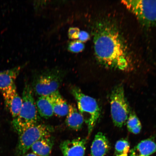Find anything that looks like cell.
<instances>
[{"label": "cell", "mask_w": 156, "mask_h": 156, "mask_svg": "<svg viewBox=\"0 0 156 156\" xmlns=\"http://www.w3.org/2000/svg\"><path fill=\"white\" fill-rule=\"evenodd\" d=\"M93 45L98 63L110 69L126 71L131 65L125 43L118 28L110 21L102 20L93 27Z\"/></svg>", "instance_id": "1"}, {"label": "cell", "mask_w": 156, "mask_h": 156, "mask_svg": "<svg viewBox=\"0 0 156 156\" xmlns=\"http://www.w3.org/2000/svg\"><path fill=\"white\" fill-rule=\"evenodd\" d=\"M67 71L56 67L35 71L33 73V92L40 96H47L58 91Z\"/></svg>", "instance_id": "2"}, {"label": "cell", "mask_w": 156, "mask_h": 156, "mask_svg": "<svg viewBox=\"0 0 156 156\" xmlns=\"http://www.w3.org/2000/svg\"><path fill=\"white\" fill-rule=\"evenodd\" d=\"M34 95L32 87L26 83L21 98L22 105L20 112L17 119L12 122L18 134L29 127L38 124L40 121Z\"/></svg>", "instance_id": "3"}, {"label": "cell", "mask_w": 156, "mask_h": 156, "mask_svg": "<svg viewBox=\"0 0 156 156\" xmlns=\"http://www.w3.org/2000/svg\"><path fill=\"white\" fill-rule=\"evenodd\" d=\"M71 93L76 101L78 110L87 127L88 139L101 116V109L93 98L84 94L79 87H71Z\"/></svg>", "instance_id": "4"}, {"label": "cell", "mask_w": 156, "mask_h": 156, "mask_svg": "<svg viewBox=\"0 0 156 156\" xmlns=\"http://www.w3.org/2000/svg\"><path fill=\"white\" fill-rule=\"evenodd\" d=\"M110 100L113 122L117 127L121 128L127 120L130 112L129 105L122 85L114 87L111 93Z\"/></svg>", "instance_id": "5"}, {"label": "cell", "mask_w": 156, "mask_h": 156, "mask_svg": "<svg viewBox=\"0 0 156 156\" xmlns=\"http://www.w3.org/2000/svg\"><path fill=\"white\" fill-rule=\"evenodd\" d=\"M122 3L146 27L156 25V1H123Z\"/></svg>", "instance_id": "6"}, {"label": "cell", "mask_w": 156, "mask_h": 156, "mask_svg": "<svg viewBox=\"0 0 156 156\" xmlns=\"http://www.w3.org/2000/svg\"><path fill=\"white\" fill-rule=\"evenodd\" d=\"M54 129L51 126L37 124L29 127L19 134L17 153L24 155L34 144L41 138L51 135Z\"/></svg>", "instance_id": "7"}, {"label": "cell", "mask_w": 156, "mask_h": 156, "mask_svg": "<svg viewBox=\"0 0 156 156\" xmlns=\"http://www.w3.org/2000/svg\"><path fill=\"white\" fill-rule=\"evenodd\" d=\"M3 97L7 108L11 113L13 122L18 118L22 105V98L17 92L16 85L3 93Z\"/></svg>", "instance_id": "8"}, {"label": "cell", "mask_w": 156, "mask_h": 156, "mask_svg": "<svg viewBox=\"0 0 156 156\" xmlns=\"http://www.w3.org/2000/svg\"><path fill=\"white\" fill-rule=\"evenodd\" d=\"M87 139L79 137L61 142L60 147L63 156H84Z\"/></svg>", "instance_id": "9"}, {"label": "cell", "mask_w": 156, "mask_h": 156, "mask_svg": "<svg viewBox=\"0 0 156 156\" xmlns=\"http://www.w3.org/2000/svg\"><path fill=\"white\" fill-rule=\"evenodd\" d=\"M26 64L0 71V91L4 92L15 85V81Z\"/></svg>", "instance_id": "10"}, {"label": "cell", "mask_w": 156, "mask_h": 156, "mask_svg": "<svg viewBox=\"0 0 156 156\" xmlns=\"http://www.w3.org/2000/svg\"><path fill=\"white\" fill-rule=\"evenodd\" d=\"M110 147V142L106 136L99 132L95 135L91 146V156H105Z\"/></svg>", "instance_id": "11"}, {"label": "cell", "mask_w": 156, "mask_h": 156, "mask_svg": "<svg viewBox=\"0 0 156 156\" xmlns=\"http://www.w3.org/2000/svg\"><path fill=\"white\" fill-rule=\"evenodd\" d=\"M156 152V141L153 138L142 140L130 151V156H150Z\"/></svg>", "instance_id": "12"}, {"label": "cell", "mask_w": 156, "mask_h": 156, "mask_svg": "<svg viewBox=\"0 0 156 156\" xmlns=\"http://www.w3.org/2000/svg\"><path fill=\"white\" fill-rule=\"evenodd\" d=\"M54 139L51 135L44 136L38 140L31 149L33 153L38 156H48L54 145Z\"/></svg>", "instance_id": "13"}, {"label": "cell", "mask_w": 156, "mask_h": 156, "mask_svg": "<svg viewBox=\"0 0 156 156\" xmlns=\"http://www.w3.org/2000/svg\"><path fill=\"white\" fill-rule=\"evenodd\" d=\"M84 122L82 116L75 105H69V109L66 120V125L70 129L78 131L83 127Z\"/></svg>", "instance_id": "14"}, {"label": "cell", "mask_w": 156, "mask_h": 156, "mask_svg": "<svg viewBox=\"0 0 156 156\" xmlns=\"http://www.w3.org/2000/svg\"><path fill=\"white\" fill-rule=\"evenodd\" d=\"M54 114L56 116H65L68 114L69 105L66 102L59 91H57L49 95Z\"/></svg>", "instance_id": "15"}, {"label": "cell", "mask_w": 156, "mask_h": 156, "mask_svg": "<svg viewBox=\"0 0 156 156\" xmlns=\"http://www.w3.org/2000/svg\"><path fill=\"white\" fill-rule=\"evenodd\" d=\"M36 105L38 115L41 117L48 119L53 115V108L49 96L39 97Z\"/></svg>", "instance_id": "16"}, {"label": "cell", "mask_w": 156, "mask_h": 156, "mask_svg": "<svg viewBox=\"0 0 156 156\" xmlns=\"http://www.w3.org/2000/svg\"><path fill=\"white\" fill-rule=\"evenodd\" d=\"M130 145L127 140L121 139L116 142L115 151L116 155L128 154L129 151Z\"/></svg>", "instance_id": "17"}, {"label": "cell", "mask_w": 156, "mask_h": 156, "mask_svg": "<svg viewBox=\"0 0 156 156\" xmlns=\"http://www.w3.org/2000/svg\"><path fill=\"white\" fill-rule=\"evenodd\" d=\"M126 121L128 129L130 132L136 127L141 125L139 119L134 113L129 115Z\"/></svg>", "instance_id": "18"}, {"label": "cell", "mask_w": 156, "mask_h": 156, "mask_svg": "<svg viewBox=\"0 0 156 156\" xmlns=\"http://www.w3.org/2000/svg\"><path fill=\"white\" fill-rule=\"evenodd\" d=\"M84 48V44L79 40L74 41L70 42L68 47V50L74 53H79L82 52Z\"/></svg>", "instance_id": "19"}, {"label": "cell", "mask_w": 156, "mask_h": 156, "mask_svg": "<svg viewBox=\"0 0 156 156\" xmlns=\"http://www.w3.org/2000/svg\"><path fill=\"white\" fill-rule=\"evenodd\" d=\"M80 31V29L76 27L70 28L68 31L69 38L72 40L78 39Z\"/></svg>", "instance_id": "20"}, {"label": "cell", "mask_w": 156, "mask_h": 156, "mask_svg": "<svg viewBox=\"0 0 156 156\" xmlns=\"http://www.w3.org/2000/svg\"><path fill=\"white\" fill-rule=\"evenodd\" d=\"M89 38L90 36L88 33L85 31H80L78 36V40L83 43L87 42L89 40Z\"/></svg>", "instance_id": "21"}, {"label": "cell", "mask_w": 156, "mask_h": 156, "mask_svg": "<svg viewBox=\"0 0 156 156\" xmlns=\"http://www.w3.org/2000/svg\"><path fill=\"white\" fill-rule=\"evenodd\" d=\"M141 125H140L136 127V128H133L130 132L134 134L139 133L141 131Z\"/></svg>", "instance_id": "22"}, {"label": "cell", "mask_w": 156, "mask_h": 156, "mask_svg": "<svg viewBox=\"0 0 156 156\" xmlns=\"http://www.w3.org/2000/svg\"><path fill=\"white\" fill-rule=\"evenodd\" d=\"M23 156H38L36 154H34V153H29L28 154H25Z\"/></svg>", "instance_id": "23"}, {"label": "cell", "mask_w": 156, "mask_h": 156, "mask_svg": "<svg viewBox=\"0 0 156 156\" xmlns=\"http://www.w3.org/2000/svg\"><path fill=\"white\" fill-rule=\"evenodd\" d=\"M128 156V154H122L116 155V156Z\"/></svg>", "instance_id": "24"}]
</instances>
